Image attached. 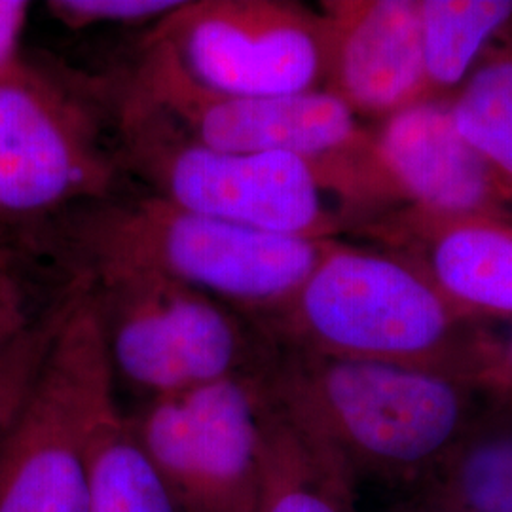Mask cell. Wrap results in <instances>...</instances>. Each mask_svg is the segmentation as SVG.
I'll return each mask as SVG.
<instances>
[{
    "instance_id": "cell-3",
    "label": "cell",
    "mask_w": 512,
    "mask_h": 512,
    "mask_svg": "<svg viewBox=\"0 0 512 512\" xmlns=\"http://www.w3.org/2000/svg\"><path fill=\"white\" fill-rule=\"evenodd\" d=\"M403 258L334 239L306 283L256 329L319 355L427 370L480 391L497 336Z\"/></svg>"
},
{
    "instance_id": "cell-11",
    "label": "cell",
    "mask_w": 512,
    "mask_h": 512,
    "mask_svg": "<svg viewBox=\"0 0 512 512\" xmlns=\"http://www.w3.org/2000/svg\"><path fill=\"white\" fill-rule=\"evenodd\" d=\"M325 78L359 118L385 120L423 101L425 71L418 0H327Z\"/></svg>"
},
{
    "instance_id": "cell-20",
    "label": "cell",
    "mask_w": 512,
    "mask_h": 512,
    "mask_svg": "<svg viewBox=\"0 0 512 512\" xmlns=\"http://www.w3.org/2000/svg\"><path fill=\"white\" fill-rule=\"evenodd\" d=\"M31 4L23 0H0V76L10 71L23 55L21 37L27 27Z\"/></svg>"
},
{
    "instance_id": "cell-13",
    "label": "cell",
    "mask_w": 512,
    "mask_h": 512,
    "mask_svg": "<svg viewBox=\"0 0 512 512\" xmlns=\"http://www.w3.org/2000/svg\"><path fill=\"white\" fill-rule=\"evenodd\" d=\"M357 495L268 395L255 512H357Z\"/></svg>"
},
{
    "instance_id": "cell-7",
    "label": "cell",
    "mask_w": 512,
    "mask_h": 512,
    "mask_svg": "<svg viewBox=\"0 0 512 512\" xmlns=\"http://www.w3.org/2000/svg\"><path fill=\"white\" fill-rule=\"evenodd\" d=\"M76 281L92 294L114 380L143 401L256 372L272 348L245 315L160 275L109 272Z\"/></svg>"
},
{
    "instance_id": "cell-14",
    "label": "cell",
    "mask_w": 512,
    "mask_h": 512,
    "mask_svg": "<svg viewBox=\"0 0 512 512\" xmlns=\"http://www.w3.org/2000/svg\"><path fill=\"white\" fill-rule=\"evenodd\" d=\"M414 499L458 512H512V420L478 414Z\"/></svg>"
},
{
    "instance_id": "cell-9",
    "label": "cell",
    "mask_w": 512,
    "mask_h": 512,
    "mask_svg": "<svg viewBox=\"0 0 512 512\" xmlns=\"http://www.w3.org/2000/svg\"><path fill=\"white\" fill-rule=\"evenodd\" d=\"M162 44L196 82L234 95L323 90L319 10L287 0H184L158 23Z\"/></svg>"
},
{
    "instance_id": "cell-2",
    "label": "cell",
    "mask_w": 512,
    "mask_h": 512,
    "mask_svg": "<svg viewBox=\"0 0 512 512\" xmlns=\"http://www.w3.org/2000/svg\"><path fill=\"white\" fill-rule=\"evenodd\" d=\"M334 239L279 236L211 219L148 192L82 205L40 232L73 279L160 275L209 294L260 325L293 296Z\"/></svg>"
},
{
    "instance_id": "cell-12",
    "label": "cell",
    "mask_w": 512,
    "mask_h": 512,
    "mask_svg": "<svg viewBox=\"0 0 512 512\" xmlns=\"http://www.w3.org/2000/svg\"><path fill=\"white\" fill-rule=\"evenodd\" d=\"M351 234L420 270L459 310L512 319V224L397 207Z\"/></svg>"
},
{
    "instance_id": "cell-16",
    "label": "cell",
    "mask_w": 512,
    "mask_h": 512,
    "mask_svg": "<svg viewBox=\"0 0 512 512\" xmlns=\"http://www.w3.org/2000/svg\"><path fill=\"white\" fill-rule=\"evenodd\" d=\"M88 512H177L116 395L93 427Z\"/></svg>"
},
{
    "instance_id": "cell-19",
    "label": "cell",
    "mask_w": 512,
    "mask_h": 512,
    "mask_svg": "<svg viewBox=\"0 0 512 512\" xmlns=\"http://www.w3.org/2000/svg\"><path fill=\"white\" fill-rule=\"evenodd\" d=\"M183 6L181 0H54L48 10L65 27L82 31L99 25L164 21Z\"/></svg>"
},
{
    "instance_id": "cell-6",
    "label": "cell",
    "mask_w": 512,
    "mask_h": 512,
    "mask_svg": "<svg viewBox=\"0 0 512 512\" xmlns=\"http://www.w3.org/2000/svg\"><path fill=\"white\" fill-rule=\"evenodd\" d=\"M67 308L0 450V512H88L93 427L116 395L84 281Z\"/></svg>"
},
{
    "instance_id": "cell-23",
    "label": "cell",
    "mask_w": 512,
    "mask_h": 512,
    "mask_svg": "<svg viewBox=\"0 0 512 512\" xmlns=\"http://www.w3.org/2000/svg\"><path fill=\"white\" fill-rule=\"evenodd\" d=\"M389 512H458L452 511V509H444V507H439V505H431V503H425V501H420V499H410L408 503H404V505H399V507H395V509H391Z\"/></svg>"
},
{
    "instance_id": "cell-15",
    "label": "cell",
    "mask_w": 512,
    "mask_h": 512,
    "mask_svg": "<svg viewBox=\"0 0 512 512\" xmlns=\"http://www.w3.org/2000/svg\"><path fill=\"white\" fill-rule=\"evenodd\" d=\"M423 101H450L512 25V0H418ZM421 101V103H423Z\"/></svg>"
},
{
    "instance_id": "cell-21",
    "label": "cell",
    "mask_w": 512,
    "mask_h": 512,
    "mask_svg": "<svg viewBox=\"0 0 512 512\" xmlns=\"http://www.w3.org/2000/svg\"><path fill=\"white\" fill-rule=\"evenodd\" d=\"M480 391L512 401V332L495 342L494 351L480 382Z\"/></svg>"
},
{
    "instance_id": "cell-22",
    "label": "cell",
    "mask_w": 512,
    "mask_h": 512,
    "mask_svg": "<svg viewBox=\"0 0 512 512\" xmlns=\"http://www.w3.org/2000/svg\"><path fill=\"white\" fill-rule=\"evenodd\" d=\"M29 321L14 281L0 274V351L29 325Z\"/></svg>"
},
{
    "instance_id": "cell-1",
    "label": "cell",
    "mask_w": 512,
    "mask_h": 512,
    "mask_svg": "<svg viewBox=\"0 0 512 512\" xmlns=\"http://www.w3.org/2000/svg\"><path fill=\"white\" fill-rule=\"evenodd\" d=\"M281 414L346 476L416 490L478 418L475 387L406 366L272 342L260 368Z\"/></svg>"
},
{
    "instance_id": "cell-4",
    "label": "cell",
    "mask_w": 512,
    "mask_h": 512,
    "mask_svg": "<svg viewBox=\"0 0 512 512\" xmlns=\"http://www.w3.org/2000/svg\"><path fill=\"white\" fill-rule=\"evenodd\" d=\"M116 158L152 194L211 219L291 238L348 232L308 160L207 147L128 93L116 109Z\"/></svg>"
},
{
    "instance_id": "cell-17",
    "label": "cell",
    "mask_w": 512,
    "mask_h": 512,
    "mask_svg": "<svg viewBox=\"0 0 512 512\" xmlns=\"http://www.w3.org/2000/svg\"><path fill=\"white\" fill-rule=\"evenodd\" d=\"M448 103L463 139L494 167L512 194V25Z\"/></svg>"
},
{
    "instance_id": "cell-10",
    "label": "cell",
    "mask_w": 512,
    "mask_h": 512,
    "mask_svg": "<svg viewBox=\"0 0 512 512\" xmlns=\"http://www.w3.org/2000/svg\"><path fill=\"white\" fill-rule=\"evenodd\" d=\"M126 93L190 139L230 152L293 154L321 165L353 147L366 131L348 105L327 90L291 95L209 90L154 40H148Z\"/></svg>"
},
{
    "instance_id": "cell-8",
    "label": "cell",
    "mask_w": 512,
    "mask_h": 512,
    "mask_svg": "<svg viewBox=\"0 0 512 512\" xmlns=\"http://www.w3.org/2000/svg\"><path fill=\"white\" fill-rule=\"evenodd\" d=\"M260 368L128 414L175 511L255 512L268 416Z\"/></svg>"
},
{
    "instance_id": "cell-5",
    "label": "cell",
    "mask_w": 512,
    "mask_h": 512,
    "mask_svg": "<svg viewBox=\"0 0 512 512\" xmlns=\"http://www.w3.org/2000/svg\"><path fill=\"white\" fill-rule=\"evenodd\" d=\"M120 165L101 112L71 80L21 57L0 76V274L14 247L112 196Z\"/></svg>"
},
{
    "instance_id": "cell-18",
    "label": "cell",
    "mask_w": 512,
    "mask_h": 512,
    "mask_svg": "<svg viewBox=\"0 0 512 512\" xmlns=\"http://www.w3.org/2000/svg\"><path fill=\"white\" fill-rule=\"evenodd\" d=\"M67 308L63 296L0 351V450Z\"/></svg>"
}]
</instances>
